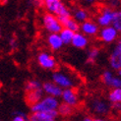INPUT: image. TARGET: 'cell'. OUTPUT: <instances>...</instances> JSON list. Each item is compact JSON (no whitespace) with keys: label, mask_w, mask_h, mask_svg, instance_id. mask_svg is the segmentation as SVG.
Masks as SVG:
<instances>
[{"label":"cell","mask_w":121,"mask_h":121,"mask_svg":"<svg viewBox=\"0 0 121 121\" xmlns=\"http://www.w3.org/2000/svg\"><path fill=\"white\" fill-rule=\"evenodd\" d=\"M71 44L76 48H79V49H83V48L87 47L89 44V39L88 37H86L85 35H83L82 33H75L74 37L72 39Z\"/></svg>","instance_id":"cell-15"},{"label":"cell","mask_w":121,"mask_h":121,"mask_svg":"<svg viewBox=\"0 0 121 121\" xmlns=\"http://www.w3.org/2000/svg\"><path fill=\"white\" fill-rule=\"evenodd\" d=\"M72 111H73V108H72L71 106H69V105L64 104H59V106L57 108L58 114H60V115H62V116H69V115H71Z\"/></svg>","instance_id":"cell-22"},{"label":"cell","mask_w":121,"mask_h":121,"mask_svg":"<svg viewBox=\"0 0 121 121\" xmlns=\"http://www.w3.org/2000/svg\"><path fill=\"white\" fill-rule=\"evenodd\" d=\"M52 82L62 90L72 89L76 85V81L70 74L64 71H56L52 75Z\"/></svg>","instance_id":"cell-3"},{"label":"cell","mask_w":121,"mask_h":121,"mask_svg":"<svg viewBox=\"0 0 121 121\" xmlns=\"http://www.w3.org/2000/svg\"><path fill=\"white\" fill-rule=\"evenodd\" d=\"M42 98H43V91H42V89L32 91V92H27L26 99L31 105L39 102Z\"/></svg>","instance_id":"cell-17"},{"label":"cell","mask_w":121,"mask_h":121,"mask_svg":"<svg viewBox=\"0 0 121 121\" xmlns=\"http://www.w3.org/2000/svg\"><path fill=\"white\" fill-rule=\"evenodd\" d=\"M42 85L38 81V80H31L26 84V91L27 92H32V91L39 90L41 89Z\"/></svg>","instance_id":"cell-24"},{"label":"cell","mask_w":121,"mask_h":121,"mask_svg":"<svg viewBox=\"0 0 121 121\" xmlns=\"http://www.w3.org/2000/svg\"><path fill=\"white\" fill-rule=\"evenodd\" d=\"M109 64L113 70L119 71L121 69V39L117 40L115 46L113 47L110 53Z\"/></svg>","instance_id":"cell-7"},{"label":"cell","mask_w":121,"mask_h":121,"mask_svg":"<svg viewBox=\"0 0 121 121\" xmlns=\"http://www.w3.org/2000/svg\"><path fill=\"white\" fill-rule=\"evenodd\" d=\"M58 116L57 110L48 112H35L32 113L28 121H54Z\"/></svg>","instance_id":"cell-12"},{"label":"cell","mask_w":121,"mask_h":121,"mask_svg":"<svg viewBox=\"0 0 121 121\" xmlns=\"http://www.w3.org/2000/svg\"><path fill=\"white\" fill-rule=\"evenodd\" d=\"M108 99L113 104H121V89H113L108 95Z\"/></svg>","instance_id":"cell-21"},{"label":"cell","mask_w":121,"mask_h":121,"mask_svg":"<svg viewBox=\"0 0 121 121\" xmlns=\"http://www.w3.org/2000/svg\"><path fill=\"white\" fill-rule=\"evenodd\" d=\"M118 75H119V77L121 78V69H120V70L118 71Z\"/></svg>","instance_id":"cell-31"},{"label":"cell","mask_w":121,"mask_h":121,"mask_svg":"<svg viewBox=\"0 0 121 121\" xmlns=\"http://www.w3.org/2000/svg\"><path fill=\"white\" fill-rule=\"evenodd\" d=\"M12 121H28L27 115L22 111H15Z\"/></svg>","instance_id":"cell-26"},{"label":"cell","mask_w":121,"mask_h":121,"mask_svg":"<svg viewBox=\"0 0 121 121\" xmlns=\"http://www.w3.org/2000/svg\"><path fill=\"white\" fill-rule=\"evenodd\" d=\"M10 46L12 49H15V48L17 47V40L15 39H10Z\"/></svg>","instance_id":"cell-27"},{"label":"cell","mask_w":121,"mask_h":121,"mask_svg":"<svg viewBox=\"0 0 121 121\" xmlns=\"http://www.w3.org/2000/svg\"><path fill=\"white\" fill-rule=\"evenodd\" d=\"M41 89L43 91V93H45L48 96H52V98H60L62 94V89L59 88L57 85H55L53 82H45L42 84Z\"/></svg>","instance_id":"cell-13"},{"label":"cell","mask_w":121,"mask_h":121,"mask_svg":"<svg viewBox=\"0 0 121 121\" xmlns=\"http://www.w3.org/2000/svg\"><path fill=\"white\" fill-rule=\"evenodd\" d=\"M73 19L79 24L86 22L89 19V13L83 8H76L73 12Z\"/></svg>","instance_id":"cell-18"},{"label":"cell","mask_w":121,"mask_h":121,"mask_svg":"<svg viewBox=\"0 0 121 121\" xmlns=\"http://www.w3.org/2000/svg\"><path fill=\"white\" fill-rule=\"evenodd\" d=\"M80 30L82 31V34L87 35H95L99 33V26L98 24L95 23L94 21L87 20L86 22H84L80 24Z\"/></svg>","instance_id":"cell-14"},{"label":"cell","mask_w":121,"mask_h":121,"mask_svg":"<svg viewBox=\"0 0 121 121\" xmlns=\"http://www.w3.org/2000/svg\"><path fill=\"white\" fill-rule=\"evenodd\" d=\"M83 121H94V118H92V117H86V118H84Z\"/></svg>","instance_id":"cell-29"},{"label":"cell","mask_w":121,"mask_h":121,"mask_svg":"<svg viewBox=\"0 0 121 121\" xmlns=\"http://www.w3.org/2000/svg\"><path fill=\"white\" fill-rule=\"evenodd\" d=\"M38 62L40 65V67L47 69V70H53L56 68L57 62L51 54L47 52H40L38 55Z\"/></svg>","instance_id":"cell-8"},{"label":"cell","mask_w":121,"mask_h":121,"mask_svg":"<svg viewBox=\"0 0 121 121\" xmlns=\"http://www.w3.org/2000/svg\"><path fill=\"white\" fill-rule=\"evenodd\" d=\"M42 25L49 34H59L63 29L57 17L49 13L44 14L42 17Z\"/></svg>","instance_id":"cell-4"},{"label":"cell","mask_w":121,"mask_h":121,"mask_svg":"<svg viewBox=\"0 0 121 121\" xmlns=\"http://www.w3.org/2000/svg\"><path fill=\"white\" fill-rule=\"evenodd\" d=\"M115 12L116 11H114L110 7L102 8L98 17V26H100L102 28L111 26L114 16H115Z\"/></svg>","instance_id":"cell-5"},{"label":"cell","mask_w":121,"mask_h":121,"mask_svg":"<svg viewBox=\"0 0 121 121\" xmlns=\"http://www.w3.org/2000/svg\"><path fill=\"white\" fill-rule=\"evenodd\" d=\"M113 105H114V107H115L117 110H119L121 112V104H113Z\"/></svg>","instance_id":"cell-28"},{"label":"cell","mask_w":121,"mask_h":121,"mask_svg":"<svg viewBox=\"0 0 121 121\" xmlns=\"http://www.w3.org/2000/svg\"><path fill=\"white\" fill-rule=\"evenodd\" d=\"M90 108L95 114L98 115H105L109 111V104L106 100L101 99H94L90 102Z\"/></svg>","instance_id":"cell-6"},{"label":"cell","mask_w":121,"mask_h":121,"mask_svg":"<svg viewBox=\"0 0 121 121\" xmlns=\"http://www.w3.org/2000/svg\"><path fill=\"white\" fill-rule=\"evenodd\" d=\"M60 98L62 99L63 104L66 105H69L73 108L74 106H77L79 104V96L77 95V92L73 89H66L62 91V94Z\"/></svg>","instance_id":"cell-9"},{"label":"cell","mask_w":121,"mask_h":121,"mask_svg":"<svg viewBox=\"0 0 121 121\" xmlns=\"http://www.w3.org/2000/svg\"><path fill=\"white\" fill-rule=\"evenodd\" d=\"M74 34L73 32H71L70 30H67V29H62V31L59 33V37L61 39L63 44H69L71 43L72 41V39L74 37Z\"/></svg>","instance_id":"cell-20"},{"label":"cell","mask_w":121,"mask_h":121,"mask_svg":"<svg viewBox=\"0 0 121 121\" xmlns=\"http://www.w3.org/2000/svg\"><path fill=\"white\" fill-rule=\"evenodd\" d=\"M120 12H121V11H120Z\"/></svg>","instance_id":"cell-34"},{"label":"cell","mask_w":121,"mask_h":121,"mask_svg":"<svg viewBox=\"0 0 121 121\" xmlns=\"http://www.w3.org/2000/svg\"><path fill=\"white\" fill-rule=\"evenodd\" d=\"M118 32L112 26L101 28L100 31H99V35L100 39L105 42V43H111L114 42L118 38Z\"/></svg>","instance_id":"cell-10"},{"label":"cell","mask_w":121,"mask_h":121,"mask_svg":"<svg viewBox=\"0 0 121 121\" xmlns=\"http://www.w3.org/2000/svg\"><path fill=\"white\" fill-rule=\"evenodd\" d=\"M43 4L45 9L48 11V13L56 16L57 18L71 17L69 9L60 0H45Z\"/></svg>","instance_id":"cell-2"},{"label":"cell","mask_w":121,"mask_h":121,"mask_svg":"<svg viewBox=\"0 0 121 121\" xmlns=\"http://www.w3.org/2000/svg\"><path fill=\"white\" fill-rule=\"evenodd\" d=\"M99 48H95V47L91 48L88 52V62H90V63L95 62L96 60V58L99 57Z\"/></svg>","instance_id":"cell-25"},{"label":"cell","mask_w":121,"mask_h":121,"mask_svg":"<svg viewBox=\"0 0 121 121\" xmlns=\"http://www.w3.org/2000/svg\"><path fill=\"white\" fill-rule=\"evenodd\" d=\"M62 27H64V29L70 30V31L73 32V33H78L80 30V24L77 23L73 18L71 17L62 24Z\"/></svg>","instance_id":"cell-19"},{"label":"cell","mask_w":121,"mask_h":121,"mask_svg":"<svg viewBox=\"0 0 121 121\" xmlns=\"http://www.w3.org/2000/svg\"><path fill=\"white\" fill-rule=\"evenodd\" d=\"M47 43L52 50H59L64 45L59 37V34H50L47 37Z\"/></svg>","instance_id":"cell-16"},{"label":"cell","mask_w":121,"mask_h":121,"mask_svg":"<svg viewBox=\"0 0 121 121\" xmlns=\"http://www.w3.org/2000/svg\"><path fill=\"white\" fill-rule=\"evenodd\" d=\"M0 121H1V120H0Z\"/></svg>","instance_id":"cell-33"},{"label":"cell","mask_w":121,"mask_h":121,"mask_svg":"<svg viewBox=\"0 0 121 121\" xmlns=\"http://www.w3.org/2000/svg\"><path fill=\"white\" fill-rule=\"evenodd\" d=\"M102 82H104L106 86L110 87L112 89H121V78L114 76L111 71H104L102 73Z\"/></svg>","instance_id":"cell-11"},{"label":"cell","mask_w":121,"mask_h":121,"mask_svg":"<svg viewBox=\"0 0 121 121\" xmlns=\"http://www.w3.org/2000/svg\"><path fill=\"white\" fill-rule=\"evenodd\" d=\"M0 37H1V30H0Z\"/></svg>","instance_id":"cell-32"},{"label":"cell","mask_w":121,"mask_h":121,"mask_svg":"<svg viewBox=\"0 0 121 121\" xmlns=\"http://www.w3.org/2000/svg\"><path fill=\"white\" fill-rule=\"evenodd\" d=\"M59 104H60L58 99L46 95L44 98H42L39 102L31 105V110H32V113L53 111V110H57Z\"/></svg>","instance_id":"cell-1"},{"label":"cell","mask_w":121,"mask_h":121,"mask_svg":"<svg viewBox=\"0 0 121 121\" xmlns=\"http://www.w3.org/2000/svg\"><path fill=\"white\" fill-rule=\"evenodd\" d=\"M94 121H105V120L102 118H94Z\"/></svg>","instance_id":"cell-30"},{"label":"cell","mask_w":121,"mask_h":121,"mask_svg":"<svg viewBox=\"0 0 121 121\" xmlns=\"http://www.w3.org/2000/svg\"><path fill=\"white\" fill-rule=\"evenodd\" d=\"M111 26L118 32V34L121 33V12L120 11L115 12V16H114Z\"/></svg>","instance_id":"cell-23"}]
</instances>
